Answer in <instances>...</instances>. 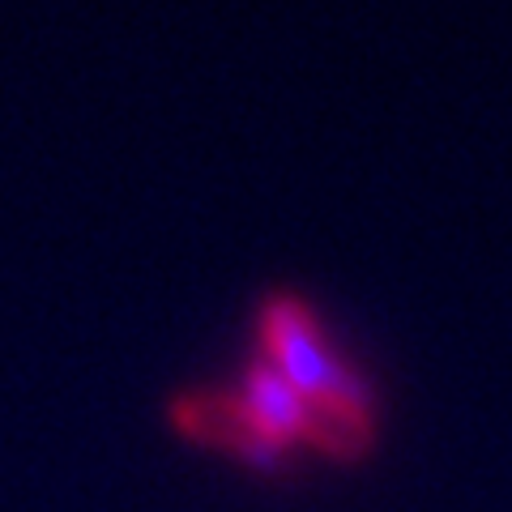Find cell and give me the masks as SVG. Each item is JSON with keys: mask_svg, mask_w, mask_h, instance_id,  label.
<instances>
[{"mask_svg": "<svg viewBox=\"0 0 512 512\" xmlns=\"http://www.w3.org/2000/svg\"><path fill=\"white\" fill-rule=\"evenodd\" d=\"M261 359L291 380V389L312 406L320 427V453L350 461L376 436V393L333 342L320 333L308 303L295 295L265 299L261 312Z\"/></svg>", "mask_w": 512, "mask_h": 512, "instance_id": "obj_1", "label": "cell"}]
</instances>
